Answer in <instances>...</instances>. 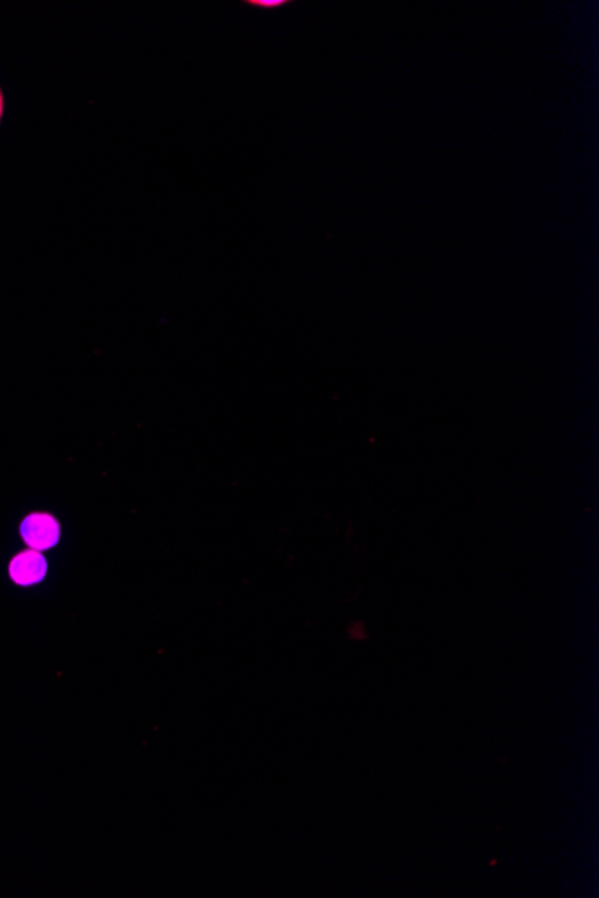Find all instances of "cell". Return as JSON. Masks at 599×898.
I'll list each match as a JSON object with an SVG mask.
<instances>
[{"label": "cell", "mask_w": 599, "mask_h": 898, "mask_svg": "<svg viewBox=\"0 0 599 898\" xmlns=\"http://www.w3.org/2000/svg\"><path fill=\"white\" fill-rule=\"evenodd\" d=\"M22 536L33 551H45L58 542L60 527L49 515H31L22 524Z\"/></svg>", "instance_id": "cell-1"}, {"label": "cell", "mask_w": 599, "mask_h": 898, "mask_svg": "<svg viewBox=\"0 0 599 898\" xmlns=\"http://www.w3.org/2000/svg\"><path fill=\"white\" fill-rule=\"evenodd\" d=\"M45 572H47V563H45L44 556L38 551H26V553L18 554L9 567V574L17 581L18 585L38 583L40 579H44Z\"/></svg>", "instance_id": "cell-2"}, {"label": "cell", "mask_w": 599, "mask_h": 898, "mask_svg": "<svg viewBox=\"0 0 599 898\" xmlns=\"http://www.w3.org/2000/svg\"><path fill=\"white\" fill-rule=\"evenodd\" d=\"M248 4L255 6V8L273 9L286 6V0H250Z\"/></svg>", "instance_id": "cell-3"}, {"label": "cell", "mask_w": 599, "mask_h": 898, "mask_svg": "<svg viewBox=\"0 0 599 898\" xmlns=\"http://www.w3.org/2000/svg\"><path fill=\"white\" fill-rule=\"evenodd\" d=\"M6 108H8V101H6V94H4V88L0 85V128H2V122L6 119Z\"/></svg>", "instance_id": "cell-4"}]
</instances>
